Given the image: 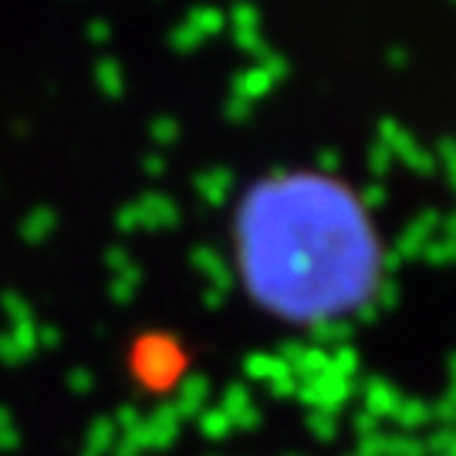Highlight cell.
<instances>
[{
  "label": "cell",
  "mask_w": 456,
  "mask_h": 456,
  "mask_svg": "<svg viewBox=\"0 0 456 456\" xmlns=\"http://www.w3.org/2000/svg\"><path fill=\"white\" fill-rule=\"evenodd\" d=\"M230 247L250 305L294 328L359 314L386 277L372 207L348 180L314 166L250 183L230 216Z\"/></svg>",
  "instance_id": "cell-1"
}]
</instances>
